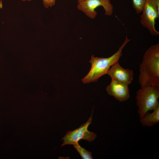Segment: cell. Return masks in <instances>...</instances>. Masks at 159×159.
<instances>
[{
    "label": "cell",
    "mask_w": 159,
    "mask_h": 159,
    "mask_svg": "<svg viewBox=\"0 0 159 159\" xmlns=\"http://www.w3.org/2000/svg\"><path fill=\"white\" fill-rule=\"evenodd\" d=\"M139 82L141 87H159V43L153 45L145 52L139 67Z\"/></svg>",
    "instance_id": "obj_1"
},
{
    "label": "cell",
    "mask_w": 159,
    "mask_h": 159,
    "mask_svg": "<svg viewBox=\"0 0 159 159\" xmlns=\"http://www.w3.org/2000/svg\"><path fill=\"white\" fill-rule=\"evenodd\" d=\"M130 40L126 36L118 50L108 57H95L93 54L92 55L89 61L91 64V69L88 74L82 79V82L85 84L96 82L102 76L107 74L111 67L119 61L122 55L123 49Z\"/></svg>",
    "instance_id": "obj_2"
},
{
    "label": "cell",
    "mask_w": 159,
    "mask_h": 159,
    "mask_svg": "<svg viewBox=\"0 0 159 159\" xmlns=\"http://www.w3.org/2000/svg\"><path fill=\"white\" fill-rule=\"evenodd\" d=\"M159 87L149 85L141 87L137 92L136 105L140 118L159 106Z\"/></svg>",
    "instance_id": "obj_3"
},
{
    "label": "cell",
    "mask_w": 159,
    "mask_h": 159,
    "mask_svg": "<svg viewBox=\"0 0 159 159\" xmlns=\"http://www.w3.org/2000/svg\"><path fill=\"white\" fill-rule=\"evenodd\" d=\"M93 109L92 114L87 121L78 128L72 131H68L62 138L63 140L61 146L67 145H74L78 143L81 140H85L89 142L94 141L97 137V135L93 132H90L88 128L92 121Z\"/></svg>",
    "instance_id": "obj_4"
},
{
    "label": "cell",
    "mask_w": 159,
    "mask_h": 159,
    "mask_svg": "<svg viewBox=\"0 0 159 159\" xmlns=\"http://www.w3.org/2000/svg\"><path fill=\"white\" fill-rule=\"evenodd\" d=\"M140 16V23L150 34L158 36L159 32L155 27V21L159 17V8L155 0H147Z\"/></svg>",
    "instance_id": "obj_5"
},
{
    "label": "cell",
    "mask_w": 159,
    "mask_h": 159,
    "mask_svg": "<svg viewBox=\"0 0 159 159\" xmlns=\"http://www.w3.org/2000/svg\"><path fill=\"white\" fill-rule=\"evenodd\" d=\"M100 6L103 8L105 15H112L113 7L110 0H85L78 3L77 8L89 18L94 19L97 15L95 9Z\"/></svg>",
    "instance_id": "obj_6"
},
{
    "label": "cell",
    "mask_w": 159,
    "mask_h": 159,
    "mask_svg": "<svg viewBox=\"0 0 159 159\" xmlns=\"http://www.w3.org/2000/svg\"><path fill=\"white\" fill-rule=\"evenodd\" d=\"M107 74L111 79L128 85L131 83L133 79V71L124 68L120 64L119 61L111 67Z\"/></svg>",
    "instance_id": "obj_7"
},
{
    "label": "cell",
    "mask_w": 159,
    "mask_h": 159,
    "mask_svg": "<svg viewBox=\"0 0 159 159\" xmlns=\"http://www.w3.org/2000/svg\"><path fill=\"white\" fill-rule=\"evenodd\" d=\"M106 90L108 95L120 102L125 101L130 97L128 85L113 79L107 87Z\"/></svg>",
    "instance_id": "obj_8"
},
{
    "label": "cell",
    "mask_w": 159,
    "mask_h": 159,
    "mask_svg": "<svg viewBox=\"0 0 159 159\" xmlns=\"http://www.w3.org/2000/svg\"><path fill=\"white\" fill-rule=\"evenodd\" d=\"M141 124L144 127H151L159 122V106L151 112L146 113L140 118Z\"/></svg>",
    "instance_id": "obj_9"
},
{
    "label": "cell",
    "mask_w": 159,
    "mask_h": 159,
    "mask_svg": "<svg viewBox=\"0 0 159 159\" xmlns=\"http://www.w3.org/2000/svg\"><path fill=\"white\" fill-rule=\"evenodd\" d=\"M74 147L78 152L83 159H92V153L81 147L79 143L73 145Z\"/></svg>",
    "instance_id": "obj_10"
},
{
    "label": "cell",
    "mask_w": 159,
    "mask_h": 159,
    "mask_svg": "<svg viewBox=\"0 0 159 159\" xmlns=\"http://www.w3.org/2000/svg\"><path fill=\"white\" fill-rule=\"evenodd\" d=\"M147 0H132L133 7L136 13L142 12Z\"/></svg>",
    "instance_id": "obj_11"
},
{
    "label": "cell",
    "mask_w": 159,
    "mask_h": 159,
    "mask_svg": "<svg viewBox=\"0 0 159 159\" xmlns=\"http://www.w3.org/2000/svg\"><path fill=\"white\" fill-rule=\"evenodd\" d=\"M32 0H22V1H30ZM44 7L48 8L49 7H52L55 4V0H42Z\"/></svg>",
    "instance_id": "obj_12"
},
{
    "label": "cell",
    "mask_w": 159,
    "mask_h": 159,
    "mask_svg": "<svg viewBox=\"0 0 159 159\" xmlns=\"http://www.w3.org/2000/svg\"><path fill=\"white\" fill-rule=\"evenodd\" d=\"M2 1L1 0H0V8L1 9L2 8Z\"/></svg>",
    "instance_id": "obj_13"
},
{
    "label": "cell",
    "mask_w": 159,
    "mask_h": 159,
    "mask_svg": "<svg viewBox=\"0 0 159 159\" xmlns=\"http://www.w3.org/2000/svg\"><path fill=\"white\" fill-rule=\"evenodd\" d=\"M85 0H77V3H80L82 1H84Z\"/></svg>",
    "instance_id": "obj_14"
}]
</instances>
